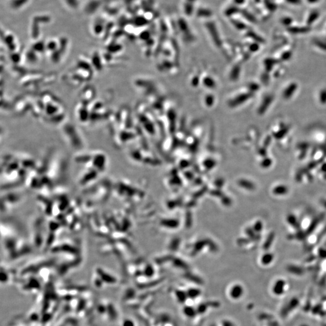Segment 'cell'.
<instances>
[{
    "mask_svg": "<svg viewBox=\"0 0 326 326\" xmlns=\"http://www.w3.org/2000/svg\"><path fill=\"white\" fill-rule=\"evenodd\" d=\"M67 5L72 9H76L79 6L78 0H65Z\"/></svg>",
    "mask_w": 326,
    "mask_h": 326,
    "instance_id": "8992f818",
    "label": "cell"
},
{
    "mask_svg": "<svg viewBox=\"0 0 326 326\" xmlns=\"http://www.w3.org/2000/svg\"><path fill=\"white\" fill-rule=\"evenodd\" d=\"M272 259H273V256H272V254H266L265 256H264L263 260L265 263H266V264H268V263H269V262L271 261L272 260Z\"/></svg>",
    "mask_w": 326,
    "mask_h": 326,
    "instance_id": "52a82bcc",
    "label": "cell"
},
{
    "mask_svg": "<svg viewBox=\"0 0 326 326\" xmlns=\"http://www.w3.org/2000/svg\"><path fill=\"white\" fill-rule=\"evenodd\" d=\"M29 0H12L11 1V7L14 9H19L21 7L25 5Z\"/></svg>",
    "mask_w": 326,
    "mask_h": 326,
    "instance_id": "3957f363",
    "label": "cell"
},
{
    "mask_svg": "<svg viewBox=\"0 0 326 326\" xmlns=\"http://www.w3.org/2000/svg\"><path fill=\"white\" fill-rule=\"evenodd\" d=\"M104 25L101 21H97L95 23L93 27V30L96 34H100L104 30Z\"/></svg>",
    "mask_w": 326,
    "mask_h": 326,
    "instance_id": "7a4b0ae2",
    "label": "cell"
},
{
    "mask_svg": "<svg viewBox=\"0 0 326 326\" xmlns=\"http://www.w3.org/2000/svg\"><path fill=\"white\" fill-rule=\"evenodd\" d=\"M100 6V2L98 1H92L89 2L86 6L85 12L87 13H93L96 11Z\"/></svg>",
    "mask_w": 326,
    "mask_h": 326,
    "instance_id": "6da1fadb",
    "label": "cell"
},
{
    "mask_svg": "<svg viewBox=\"0 0 326 326\" xmlns=\"http://www.w3.org/2000/svg\"><path fill=\"white\" fill-rule=\"evenodd\" d=\"M274 192L275 194H277V195L286 194L287 192V188L285 186H280L275 187L274 189Z\"/></svg>",
    "mask_w": 326,
    "mask_h": 326,
    "instance_id": "5b68a950",
    "label": "cell"
},
{
    "mask_svg": "<svg viewBox=\"0 0 326 326\" xmlns=\"http://www.w3.org/2000/svg\"><path fill=\"white\" fill-rule=\"evenodd\" d=\"M51 18L49 16L47 15H39L34 17L33 18V21H35L36 22L40 23H48L50 21Z\"/></svg>",
    "mask_w": 326,
    "mask_h": 326,
    "instance_id": "277c9868",
    "label": "cell"
}]
</instances>
